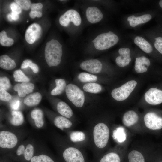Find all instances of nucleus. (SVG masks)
Returning <instances> with one entry per match:
<instances>
[{
  "instance_id": "nucleus-40",
  "label": "nucleus",
  "mask_w": 162,
  "mask_h": 162,
  "mask_svg": "<svg viewBox=\"0 0 162 162\" xmlns=\"http://www.w3.org/2000/svg\"><path fill=\"white\" fill-rule=\"evenodd\" d=\"M154 46L158 51L162 54V37H158L155 38Z\"/></svg>"
},
{
  "instance_id": "nucleus-13",
  "label": "nucleus",
  "mask_w": 162,
  "mask_h": 162,
  "mask_svg": "<svg viewBox=\"0 0 162 162\" xmlns=\"http://www.w3.org/2000/svg\"><path fill=\"white\" fill-rule=\"evenodd\" d=\"M86 15L88 21L93 24L99 22L103 18L102 12L95 6L88 7L86 11Z\"/></svg>"
},
{
  "instance_id": "nucleus-42",
  "label": "nucleus",
  "mask_w": 162,
  "mask_h": 162,
  "mask_svg": "<svg viewBox=\"0 0 162 162\" xmlns=\"http://www.w3.org/2000/svg\"><path fill=\"white\" fill-rule=\"evenodd\" d=\"M43 5L40 3H32L31 7V11H42Z\"/></svg>"
},
{
  "instance_id": "nucleus-43",
  "label": "nucleus",
  "mask_w": 162,
  "mask_h": 162,
  "mask_svg": "<svg viewBox=\"0 0 162 162\" xmlns=\"http://www.w3.org/2000/svg\"><path fill=\"white\" fill-rule=\"evenodd\" d=\"M29 15L30 17L32 19H34L35 17H41L42 16V11H31Z\"/></svg>"
},
{
  "instance_id": "nucleus-28",
  "label": "nucleus",
  "mask_w": 162,
  "mask_h": 162,
  "mask_svg": "<svg viewBox=\"0 0 162 162\" xmlns=\"http://www.w3.org/2000/svg\"><path fill=\"white\" fill-rule=\"evenodd\" d=\"M113 137L119 142L124 141L126 139V135L124 129L121 127L117 128L113 132Z\"/></svg>"
},
{
  "instance_id": "nucleus-1",
  "label": "nucleus",
  "mask_w": 162,
  "mask_h": 162,
  "mask_svg": "<svg viewBox=\"0 0 162 162\" xmlns=\"http://www.w3.org/2000/svg\"><path fill=\"white\" fill-rule=\"evenodd\" d=\"M62 45L57 40L52 39L47 42L44 51L46 62L50 67L60 63L62 55Z\"/></svg>"
},
{
  "instance_id": "nucleus-12",
  "label": "nucleus",
  "mask_w": 162,
  "mask_h": 162,
  "mask_svg": "<svg viewBox=\"0 0 162 162\" xmlns=\"http://www.w3.org/2000/svg\"><path fill=\"white\" fill-rule=\"evenodd\" d=\"M146 101L151 105H156L162 103V91L156 88H150L145 94Z\"/></svg>"
},
{
  "instance_id": "nucleus-52",
  "label": "nucleus",
  "mask_w": 162,
  "mask_h": 162,
  "mask_svg": "<svg viewBox=\"0 0 162 162\" xmlns=\"http://www.w3.org/2000/svg\"></svg>"
},
{
  "instance_id": "nucleus-10",
  "label": "nucleus",
  "mask_w": 162,
  "mask_h": 162,
  "mask_svg": "<svg viewBox=\"0 0 162 162\" xmlns=\"http://www.w3.org/2000/svg\"><path fill=\"white\" fill-rule=\"evenodd\" d=\"M63 157L66 162H85L84 158L80 151L73 147L66 148L63 152Z\"/></svg>"
},
{
  "instance_id": "nucleus-44",
  "label": "nucleus",
  "mask_w": 162,
  "mask_h": 162,
  "mask_svg": "<svg viewBox=\"0 0 162 162\" xmlns=\"http://www.w3.org/2000/svg\"><path fill=\"white\" fill-rule=\"evenodd\" d=\"M20 102L19 100H15L11 103V108L14 110H18L20 106Z\"/></svg>"
},
{
  "instance_id": "nucleus-17",
  "label": "nucleus",
  "mask_w": 162,
  "mask_h": 162,
  "mask_svg": "<svg viewBox=\"0 0 162 162\" xmlns=\"http://www.w3.org/2000/svg\"><path fill=\"white\" fill-rule=\"evenodd\" d=\"M139 117L137 114L134 111L130 110L124 114L122 122L125 126L130 127L136 123Z\"/></svg>"
},
{
  "instance_id": "nucleus-18",
  "label": "nucleus",
  "mask_w": 162,
  "mask_h": 162,
  "mask_svg": "<svg viewBox=\"0 0 162 162\" xmlns=\"http://www.w3.org/2000/svg\"><path fill=\"white\" fill-rule=\"evenodd\" d=\"M152 18V16L149 14H144L138 17L132 15L128 17L127 20L129 22L130 25L131 26L135 27L138 25L148 22Z\"/></svg>"
},
{
  "instance_id": "nucleus-37",
  "label": "nucleus",
  "mask_w": 162,
  "mask_h": 162,
  "mask_svg": "<svg viewBox=\"0 0 162 162\" xmlns=\"http://www.w3.org/2000/svg\"><path fill=\"white\" fill-rule=\"evenodd\" d=\"M14 1L23 10H28L31 8L32 4L30 0H15Z\"/></svg>"
},
{
  "instance_id": "nucleus-34",
  "label": "nucleus",
  "mask_w": 162,
  "mask_h": 162,
  "mask_svg": "<svg viewBox=\"0 0 162 162\" xmlns=\"http://www.w3.org/2000/svg\"><path fill=\"white\" fill-rule=\"evenodd\" d=\"M70 138L73 142H80L86 139L85 134L82 131H75L72 132L70 135Z\"/></svg>"
},
{
  "instance_id": "nucleus-6",
  "label": "nucleus",
  "mask_w": 162,
  "mask_h": 162,
  "mask_svg": "<svg viewBox=\"0 0 162 162\" xmlns=\"http://www.w3.org/2000/svg\"><path fill=\"white\" fill-rule=\"evenodd\" d=\"M60 25L64 27L68 26L71 22L74 25L78 26L81 23V19L78 12L74 9H70L61 15L59 20Z\"/></svg>"
},
{
  "instance_id": "nucleus-27",
  "label": "nucleus",
  "mask_w": 162,
  "mask_h": 162,
  "mask_svg": "<svg viewBox=\"0 0 162 162\" xmlns=\"http://www.w3.org/2000/svg\"><path fill=\"white\" fill-rule=\"evenodd\" d=\"M83 88L85 91L92 93L100 92L102 90V87L100 85L94 83H86L83 86Z\"/></svg>"
},
{
  "instance_id": "nucleus-21",
  "label": "nucleus",
  "mask_w": 162,
  "mask_h": 162,
  "mask_svg": "<svg viewBox=\"0 0 162 162\" xmlns=\"http://www.w3.org/2000/svg\"><path fill=\"white\" fill-rule=\"evenodd\" d=\"M41 94L38 92L29 94L24 99V104L28 106H33L38 104L42 99Z\"/></svg>"
},
{
  "instance_id": "nucleus-30",
  "label": "nucleus",
  "mask_w": 162,
  "mask_h": 162,
  "mask_svg": "<svg viewBox=\"0 0 162 162\" xmlns=\"http://www.w3.org/2000/svg\"><path fill=\"white\" fill-rule=\"evenodd\" d=\"M14 40L12 38L8 37L5 31L3 30L0 33V43L3 46H10L14 43Z\"/></svg>"
},
{
  "instance_id": "nucleus-46",
  "label": "nucleus",
  "mask_w": 162,
  "mask_h": 162,
  "mask_svg": "<svg viewBox=\"0 0 162 162\" xmlns=\"http://www.w3.org/2000/svg\"><path fill=\"white\" fill-rule=\"evenodd\" d=\"M25 150V147L23 145H20L17 149L16 151L17 154L18 156H20L22 154H24Z\"/></svg>"
},
{
  "instance_id": "nucleus-47",
  "label": "nucleus",
  "mask_w": 162,
  "mask_h": 162,
  "mask_svg": "<svg viewBox=\"0 0 162 162\" xmlns=\"http://www.w3.org/2000/svg\"><path fill=\"white\" fill-rule=\"evenodd\" d=\"M30 67L32 70L33 72L35 73H37L39 71V68L36 64L32 63L29 66Z\"/></svg>"
},
{
  "instance_id": "nucleus-32",
  "label": "nucleus",
  "mask_w": 162,
  "mask_h": 162,
  "mask_svg": "<svg viewBox=\"0 0 162 162\" xmlns=\"http://www.w3.org/2000/svg\"><path fill=\"white\" fill-rule=\"evenodd\" d=\"M100 162H120L119 156L114 152L106 154L101 159Z\"/></svg>"
},
{
  "instance_id": "nucleus-25",
  "label": "nucleus",
  "mask_w": 162,
  "mask_h": 162,
  "mask_svg": "<svg viewBox=\"0 0 162 162\" xmlns=\"http://www.w3.org/2000/svg\"><path fill=\"white\" fill-rule=\"evenodd\" d=\"M55 82L56 87L51 92L53 95H56L62 93L66 88V83L65 81L62 79H57Z\"/></svg>"
},
{
  "instance_id": "nucleus-22",
  "label": "nucleus",
  "mask_w": 162,
  "mask_h": 162,
  "mask_svg": "<svg viewBox=\"0 0 162 162\" xmlns=\"http://www.w3.org/2000/svg\"><path fill=\"white\" fill-rule=\"evenodd\" d=\"M58 112L62 115L67 118H70L73 114V111L70 106L66 103L61 101L57 106Z\"/></svg>"
},
{
  "instance_id": "nucleus-4",
  "label": "nucleus",
  "mask_w": 162,
  "mask_h": 162,
  "mask_svg": "<svg viewBox=\"0 0 162 162\" xmlns=\"http://www.w3.org/2000/svg\"><path fill=\"white\" fill-rule=\"evenodd\" d=\"M68 99L76 106L82 107L85 101V96L83 91L76 86L72 84L67 85L65 89Z\"/></svg>"
},
{
  "instance_id": "nucleus-3",
  "label": "nucleus",
  "mask_w": 162,
  "mask_h": 162,
  "mask_svg": "<svg viewBox=\"0 0 162 162\" xmlns=\"http://www.w3.org/2000/svg\"><path fill=\"white\" fill-rule=\"evenodd\" d=\"M93 134L96 145L100 148L105 147L110 136V131L108 126L104 123H99L94 127Z\"/></svg>"
},
{
  "instance_id": "nucleus-51",
  "label": "nucleus",
  "mask_w": 162,
  "mask_h": 162,
  "mask_svg": "<svg viewBox=\"0 0 162 162\" xmlns=\"http://www.w3.org/2000/svg\"><path fill=\"white\" fill-rule=\"evenodd\" d=\"M28 22V20L27 21V22Z\"/></svg>"
},
{
  "instance_id": "nucleus-24",
  "label": "nucleus",
  "mask_w": 162,
  "mask_h": 162,
  "mask_svg": "<svg viewBox=\"0 0 162 162\" xmlns=\"http://www.w3.org/2000/svg\"><path fill=\"white\" fill-rule=\"evenodd\" d=\"M54 122L56 127L62 130H63L64 128H70L72 125L71 121L66 118L61 116L56 117Z\"/></svg>"
},
{
  "instance_id": "nucleus-45",
  "label": "nucleus",
  "mask_w": 162,
  "mask_h": 162,
  "mask_svg": "<svg viewBox=\"0 0 162 162\" xmlns=\"http://www.w3.org/2000/svg\"><path fill=\"white\" fill-rule=\"evenodd\" d=\"M32 63V61L30 59H26L22 63L21 68L22 69L26 68L29 67L30 64Z\"/></svg>"
},
{
  "instance_id": "nucleus-11",
  "label": "nucleus",
  "mask_w": 162,
  "mask_h": 162,
  "mask_svg": "<svg viewBox=\"0 0 162 162\" xmlns=\"http://www.w3.org/2000/svg\"><path fill=\"white\" fill-rule=\"evenodd\" d=\"M82 70L92 74H98L101 71L102 64L101 62L97 59H91L85 61L80 64Z\"/></svg>"
},
{
  "instance_id": "nucleus-49",
  "label": "nucleus",
  "mask_w": 162,
  "mask_h": 162,
  "mask_svg": "<svg viewBox=\"0 0 162 162\" xmlns=\"http://www.w3.org/2000/svg\"><path fill=\"white\" fill-rule=\"evenodd\" d=\"M7 18L8 20L10 21H13L11 17V14H9L8 15Z\"/></svg>"
},
{
  "instance_id": "nucleus-48",
  "label": "nucleus",
  "mask_w": 162,
  "mask_h": 162,
  "mask_svg": "<svg viewBox=\"0 0 162 162\" xmlns=\"http://www.w3.org/2000/svg\"><path fill=\"white\" fill-rule=\"evenodd\" d=\"M12 18L13 20L16 21L18 20L19 18V16L18 14L12 12L11 13Z\"/></svg>"
},
{
  "instance_id": "nucleus-5",
  "label": "nucleus",
  "mask_w": 162,
  "mask_h": 162,
  "mask_svg": "<svg viewBox=\"0 0 162 162\" xmlns=\"http://www.w3.org/2000/svg\"><path fill=\"white\" fill-rule=\"evenodd\" d=\"M137 84L135 80L129 81L120 87L114 89L111 92L112 96L116 100H124L133 91Z\"/></svg>"
},
{
  "instance_id": "nucleus-35",
  "label": "nucleus",
  "mask_w": 162,
  "mask_h": 162,
  "mask_svg": "<svg viewBox=\"0 0 162 162\" xmlns=\"http://www.w3.org/2000/svg\"><path fill=\"white\" fill-rule=\"evenodd\" d=\"M31 162H54V161L49 156L42 154L33 157L31 160Z\"/></svg>"
},
{
  "instance_id": "nucleus-15",
  "label": "nucleus",
  "mask_w": 162,
  "mask_h": 162,
  "mask_svg": "<svg viewBox=\"0 0 162 162\" xmlns=\"http://www.w3.org/2000/svg\"><path fill=\"white\" fill-rule=\"evenodd\" d=\"M34 88V84L28 82L17 84L14 87V90L17 92L19 96L21 97H24L27 94L32 92Z\"/></svg>"
},
{
  "instance_id": "nucleus-29",
  "label": "nucleus",
  "mask_w": 162,
  "mask_h": 162,
  "mask_svg": "<svg viewBox=\"0 0 162 162\" xmlns=\"http://www.w3.org/2000/svg\"><path fill=\"white\" fill-rule=\"evenodd\" d=\"M128 158L129 162H145L143 155L136 150L131 151L128 154Z\"/></svg>"
},
{
  "instance_id": "nucleus-50",
  "label": "nucleus",
  "mask_w": 162,
  "mask_h": 162,
  "mask_svg": "<svg viewBox=\"0 0 162 162\" xmlns=\"http://www.w3.org/2000/svg\"><path fill=\"white\" fill-rule=\"evenodd\" d=\"M159 4L160 7L162 8V0L160 1L159 2Z\"/></svg>"
},
{
  "instance_id": "nucleus-26",
  "label": "nucleus",
  "mask_w": 162,
  "mask_h": 162,
  "mask_svg": "<svg viewBox=\"0 0 162 162\" xmlns=\"http://www.w3.org/2000/svg\"><path fill=\"white\" fill-rule=\"evenodd\" d=\"M12 116L10 123L14 126H18L22 124L24 122V117L22 112L19 111H13L11 112Z\"/></svg>"
},
{
  "instance_id": "nucleus-7",
  "label": "nucleus",
  "mask_w": 162,
  "mask_h": 162,
  "mask_svg": "<svg viewBox=\"0 0 162 162\" xmlns=\"http://www.w3.org/2000/svg\"><path fill=\"white\" fill-rule=\"evenodd\" d=\"M18 139L13 133L8 131H2L0 132V146L4 148H11L16 145Z\"/></svg>"
},
{
  "instance_id": "nucleus-39",
  "label": "nucleus",
  "mask_w": 162,
  "mask_h": 162,
  "mask_svg": "<svg viewBox=\"0 0 162 162\" xmlns=\"http://www.w3.org/2000/svg\"><path fill=\"white\" fill-rule=\"evenodd\" d=\"M11 94L6 90L0 88V99L1 100L4 101H8L11 99Z\"/></svg>"
},
{
  "instance_id": "nucleus-33",
  "label": "nucleus",
  "mask_w": 162,
  "mask_h": 162,
  "mask_svg": "<svg viewBox=\"0 0 162 162\" xmlns=\"http://www.w3.org/2000/svg\"><path fill=\"white\" fill-rule=\"evenodd\" d=\"M13 76L16 82H28L30 81L29 79L20 69L14 71Z\"/></svg>"
},
{
  "instance_id": "nucleus-2",
  "label": "nucleus",
  "mask_w": 162,
  "mask_h": 162,
  "mask_svg": "<svg viewBox=\"0 0 162 162\" xmlns=\"http://www.w3.org/2000/svg\"><path fill=\"white\" fill-rule=\"evenodd\" d=\"M119 40L118 36L111 31L101 34L98 35L92 42L96 49L104 50L116 44Z\"/></svg>"
},
{
  "instance_id": "nucleus-14",
  "label": "nucleus",
  "mask_w": 162,
  "mask_h": 162,
  "mask_svg": "<svg viewBox=\"0 0 162 162\" xmlns=\"http://www.w3.org/2000/svg\"><path fill=\"white\" fill-rule=\"evenodd\" d=\"M118 53L120 55L117 57L116 59L117 65L124 67L128 65L131 60L130 49L128 48H120L118 50Z\"/></svg>"
},
{
  "instance_id": "nucleus-31",
  "label": "nucleus",
  "mask_w": 162,
  "mask_h": 162,
  "mask_svg": "<svg viewBox=\"0 0 162 162\" xmlns=\"http://www.w3.org/2000/svg\"><path fill=\"white\" fill-rule=\"evenodd\" d=\"M78 78L81 82H95L98 79L96 76L85 72L79 74Z\"/></svg>"
},
{
  "instance_id": "nucleus-8",
  "label": "nucleus",
  "mask_w": 162,
  "mask_h": 162,
  "mask_svg": "<svg viewBox=\"0 0 162 162\" xmlns=\"http://www.w3.org/2000/svg\"><path fill=\"white\" fill-rule=\"evenodd\" d=\"M42 32V28L39 24L37 23L31 24L26 31L25 38L26 41L29 44L34 43L40 38Z\"/></svg>"
},
{
  "instance_id": "nucleus-36",
  "label": "nucleus",
  "mask_w": 162,
  "mask_h": 162,
  "mask_svg": "<svg viewBox=\"0 0 162 162\" xmlns=\"http://www.w3.org/2000/svg\"><path fill=\"white\" fill-rule=\"evenodd\" d=\"M34 149L33 146L31 144H28L26 146L24 153L25 159L27 160H29L33 157L34 154Z\"/></svg>"
},
{
  "instance_id": "nucleus-9",
  "label": "nucleus",
  "mask_w": 162,
  "mask_h": 162,
  "mask_svg": "<svg viewBox=\"0 0 162 162\" xmlns=\"http://www.w3.org/2000/svg\"><path fill=\"white\" fill-rule=\"evenodd\" d=\"M144 121L146 126L152 130L162 128V118L154 112H149L146 114Z\"/></svg>"
},
{
  "instance_id": "nucleus-23",
  "label": "nucleus",
  "mask_w": 162,
  "mask_h": 162,
  "mask_svg": "<svg viewBox=\"0 0 162 162\" xmlns=\"http://www.w3.org/2000/svg\"><path fill=\"white\" fill-rule=\"evenodd\" d=\"M31 114L36 126L38 128L42 127L44 124L42 111L40 109H36L32 111Z\"/></svg>"
},
{
  "instance_id": "nucleus-19",
  "label": "nucleus",
  "mask_w": 162,
  "mask_h": 162,
  "mask_svg": "<svg viewBox=\"0 0 162 162\" xmlns=\"http://www.w3.org/2000/svg\"><path fill=\"white\" fill-rule=\"evenodd\" d=\"M134 43L145 52H151L153 48L151 45L146 40L142 37L137 36L134 39Z\"/></svg>"
},
{
  "instance_id": "nucleus-20",
  "label": "nucleus",
  "mask_w": 162,
  "mask_h": 162,
  "mask_svg": "<svg viewBox=\"0 0 162 162\" xmlns=\"http://www.w3.org/2000/svg\"><path fill=\"white\" fill-rule=\"evenodd\" d=\"M14 61L7 55H4L0 57V67L6 70H11L16 67Z\"/></svg>"
},
{
  "instance_id": "nucleus-16",
  "label": "nucleus",
  "mask_w": 162,
  "mask_h": 162,
  "mask_svg": "<svg viewBox=\"0 0 162 162\" xmlns=\"http://www.w3.org/2000/svg\"><path fill=\"white\" fill-rule=\"evenodd\" d=\"M150 64L149 60L146 57L143 56L137 57L135 61V70L138 73L146 72Z\"/></svg>"
},
{
  "instance_id": "nucleus-41",
  "label": "nucleus",
  "mask_w": 162,
  "mask_h": 162,
  "mask_svg": "<svg viewBox=\"0 0 162 162\" xmlns=\"http://www.w3.org/2000/svg\"><path fill=\"white\" fill-rule=\"evenodd\" d=\"M10 7L12 12L16 13L18 14L22 12V8L15 2H12L10 5Z\"/></svg>"
},
{
  "instance_id": "nucleus-38",
  "label": "nucleus",
  "mask_w": 162,
  "mask_h": 162,
  "mask_svg": "<svg viewBox=\"0 0 162 162\" xmlns=\"http://www.w3.org/2000/svg\"><path fill=\"white\" fill-rule=\"evenodd\" d=\"M11 86L10 80L8 77L5 76L0 77V88L6 90L9 89Z\"/></svg>"
}]
</instances>
